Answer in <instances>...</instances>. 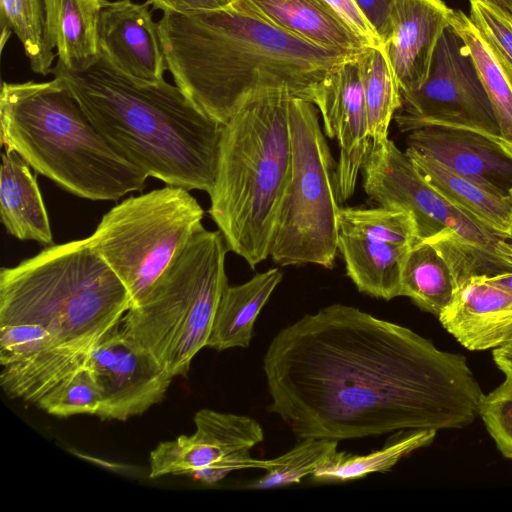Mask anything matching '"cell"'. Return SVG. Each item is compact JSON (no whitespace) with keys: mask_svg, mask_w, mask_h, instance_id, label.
Masks as SVG:
<instances>
[{"mask_svg":"<svg viewBox=\"0 0 512 512\" xmlns=\"http://www.w3.org/2000/svg\"><path fill=\"white\" fill-rule=\"evenodd\" d=\"M338 441L307 437L285 454L271 459L266 473L248 484L250 489H272L300 483L312 475L334 452Z\"/></svg>","mask_w":512,"mask_h":512,"instance_id":"cell-32","label":"cell"},{"mask_svg":"<svg viewBox=\"0 0 512 512\" xmlns=\"http://www.w3.org/2000/svg\"><path fill=\"white\" fill-rule=\"evenodd\" d=\"M0 215L6 231L19 240L53 244L49 216L29 164L16 152L2 153Z\"/></svg>","mask_w":512,"mask_h":512,"instance_id":"cell-21","label":"cell"},{"mask_svg":"<svg viewBox=\"0 0 512 512\" xmlns=\"http://www.w3.org/2000/svg\"><path fill=\"white\" fill-rule=\"evenodd\" d=\"M355 2L376 31L382 44L390 28L393 0H355Z\"/></svg>","mask_w":512,"mask_h":512,"instance_id":"cell-38","label":"cell"},{"mask_svg":"<svg viewBox=\"0 0 512 512\" xmlns=\"http://www.w3.org/2000/svg\"><path fill=\"white\" fill-rule=\"evenodd\" d=\"M436 432L434 429L401 430L384 447L365 455L336 451L312 476L318 482H346L371 473L387 472L403 457L431 444Z\"/></svg>","mask_w":512,"mask_h":512,"instance_id":"cell-27","label":"cell"},{"mask_svg":"<svg viewBox=\"0 0 512 512\" xmlns=\"http://www.w3.org/2000/svg\"><path fill=\"white\" fill-rule=\"evenodd\" d=\"M51 74L67 84L111 146L148 177L210 193L223 124L177 85L139 81L102 56L81 71L57 63Z\"/></svg>","mask_w":512,"mask_h":512,"instance_id":"cell-3","label":"cell"},{"mask_svg":"<svg viewBox=\"0 0 512 512\" xmlns=\"http://www.w3.org/2000/svg\"><path fill=\"white\" fill-rule=\"evenodd\" d=\"M196 430L207 437L224 455L228 475L247 468L268 469L270 460L251 457L250 450L263 441L264 433L255 419L210 409H201L194 416Z\"/></svg>","mask_w":512,"mask_h":512,"instance_id":"cell-28","label":"cell"},{"mask_svg":"<svg viewBox=\"0 0 512 512\" xmlns=\"http://www.w3.org/2000/svg\"><path fill=\"white\" fill-rule=\"evenodd\" d=\"M450 26L469 49L496 117L500 142L512 152V64L461 10L452 11Z\"/></svg>","mask_w":512,"mask_h":512,"instance_id":"cell-25","label":"cell"},{"mask_svg":"<svg viewBox=\"0 0 512 512\" xmlns=\"http://www.w3.org/2000/svg\"><path fill=\"white\" fill-rule=\"evenodd\" d=\"M487 278L498 285L499 287L507 290L508 292L512 293V271L501 273L493 276H487Z\"/></svg>","mask_w":512,"mask_h":512,"instance_id":"cell-41","label":"cell"},{"mask_svg":"<svg viewBox=\"0 0 512 512\" xmlns=\"http://www.w3.org/2000/svg\"><path fill=\"white\" fill-rule=\"evenodd\" d=\"M405 151L419 174L445 199L495 234L511 239L510 194L460 175L431 157Z\"/></svg>","mask_w":512,"mask_h":512,"instance_id":"cell-20","label":"cell"},{"mask_svg":"<svg viewBox=\"0 0 512 512\" xmlns=\"http://www.w3.org/2000/svg\"><path fill=\"white\" fill-rule=\"evenodd\" d=\"M230 4L323 48L361 54L372 47L325 0H230Z\"/></svg>","mask_w":512,"mask_h":512,"instance_id":"cell-19","label":"cell"},{"mask_svg":"<svg viewBox=\"0 0 512 512\" xmlns=\"http://www.w3.org/2000/svg\"><path fill=\"white\" fill-rule=\"evenodd\" d=\"M87 367L100 391L95 416L127 420L159 403L171 383L170 373L120 326L91 349Z\"/></svg>","mask_w":512,"mask_h":512,"instance_id":"cell-12","label":"cell"},{"mask_svg":"<svg viewBox=\"0 0 512 512\" xmlns=\"http://www.w3.org/2000/svg\"><path fill=\"white\" fill-rule=\"evenodd\" d=\"M0 127L6 151L75 196L117 201L145 187L148 175L111 146L60 78L3 82Z\"/></svg>","mask_w":512,"mask_h":512,"instance_id":"cell-4","label":"cell"},{"mask_svg":"<svg viewBox=\"0 0 512 512\" xmlns=\"http://www.w3.org/2000/svg\"><path fill=\"white\" fill-rule=\"evenodd\" d=\"M109 0H50L46 7L51 41L58 62L73 71L84 70L101 57L100 14Z\"/></svg>","mask_w":512,"mask_h":512,"instance_id":"cell-22","label":"cell"},{"mask_svg":"<svg viewBox=\"0 0 512 512\" xmlns=\"http://www.w3.org/2000/svg\"><path fill=\"white\" fill-rule=\"evenodd\" d=\"M402 133L425 127L466 129L500 141L490 100L468 47L449 26L441 35L429 75L417 90L401 93L393 118Z\"/></svg>","mask_w":512,"mask_h":512,"instance_id":"cell-11","label":"cell"},{"mask_svg":"<svg viewBox=\"0 0 512 512\" xmlns=\"http://www.w3.org/2000/svg\"><path fill=\"white\" fill-rule=\"evenodd\" d=\"M228 250L219 230L202 226L122 319L121 330L173 378L186 376L195 355L207 346L228 286Z\"/></svg>","mask_w":512,"mask_h":512,"instance_id":"cell-7","label":"cell"},{"mask_svg":"<svg viewBox=\"0 0 512 512\" xmlns=\"http://www.w3.org/2000/svg\"><path fill=\"white\" fill-rule=\"evenodd\" d=\"M223 453L201 432L160 442L150 454V478L189 475L205 484L224 478Z\"/></svg>","mask_w":512,"mask_h":512,"instance_id":"cell-30","label":"cell"},{"mask_svg":"<svg viewBox=\"0 0 512 512\" xmlns=\"http://www.w3.org/2000/svg\"><path fill=\"white\" fill-rule=\"evenodd\" d=\"M155 9L166 12L184 13L218 9L227 6L230 0H148Z\"/></svg>","mask_w":512,"mask_h":512,"instance_id":"cell-39","label":"cell"},{"mask_svg":"<svg viewBox=\"0 0 512 512\" xmlns=\"http://www.w3.org/2000/svg\"><path fill=\"white\" fill-rule=\"evenodd\" d=\"M359 60L371 144L382 146L389 141L390 122L401 106L400 88L381 45L369 47Z\"/></svg>","mask_w":512,"mask_h":512,"instance_id":"cell-29","label":"cell"},{"mask_svg":"<svg viewBox=\"0 0 512 512\" xmlns=\"http://www.w3.org/2000/svg\"><path fill=\"white\" fill-rule=\"evenodd\" d=\"M49 1H50V0H45L46 7H47V5L49 4Z\"/></svg>","mask_w":512,"mask_h":512,"instance_id":"cell-43","label":"cell"},{"mask_svg":"<svg viewBox=\"0 0 512 512\" xmlns=\"http://www.w3.org/2000/svg\"><path fill=\"white\" fill-rule=\"evenodd\" d=\"M282 278V272L272 268L243 284L228 285L219 301L207 347L218 351L248 347L255 321Z\"/></svg>","mask_w":512,"mask_h":512,"instance_id":"cell-23","label":"cell"},{"mask_svg":"<svg viewBox=\"0 0 512 512\" xmlns=\"http://www.w3.org/2000/svg\"><path fill=\"white\" fill-rule=\"evenodd\" d=\"M58 345L41 325L18 323L0 325L1 366L25 359L43 349Z\"/></svg>","mask_w":512,"mask_h":512,"instance_id":"cell-36","label":"cell"},{"mask_svg":"<svg viewBox=\"0 0 512 512\" xmlns=\"http://www.w3.org/2000/svg\"><path fill=\"white\" fill-rule=\"evenodd\" d=\"M132 301L87 238L50 245L0 272V325L38 324L58 345L93 347Z\"/></svg>","mask_w":512,"mask_h":512,"instance_id":"cell-6","label":"cell"},{"mask_svg":"<svg viewBox=\"0 0 512 512\" xmlns=\"http://www.w3.org/2000/svg\"><path fill=\"white\" fill-rule=\"evenodd\" d=\"M263 370L269 411L300 439L463 428L484 396L463 355L344 304L281 329Z\"/></svg>","mask_w":512,"mask_h":512,"instance_id":"cell-1","label":"cell"},{"mask_svg":"<svg viewBox=\"0 0 512 512\" xmlns=\"http://www.w3.org/2000/svg\"><path fill=\"white\" fill-rule=\"evenodd\" d=\"M469 18L512 64V0H470Z\"/></svg>","mask_w":512,"mask_h":512,"instance_id":"cell-34","label":"cell"},{"mask_svg":"<svg viewBox=\"0 0 512 512\" xmlns=\"http://www.w3.org/2000/svg\"><path fill=\"white\" fill-rule=\"evenodd\" d=\"M359 57L325 79L312 98L322 116L325 134L338 142L335 191L339 204L353 195L371 144Z\"/></svg>","mask_w":512,"mask_h":512,"instance_id":"cell-13","label":"cell"},{"mask_svg":"<svg viewBox=\"0 0 512 512\" xmlns=\"http://www.w3.org/2000/svg\"><path fill=\"white\" fill-rule=\"evenodd\" d=\"M291 97L283 90L259 94L222 126L208 213L229 250L252 268L270 256L289 177Z\"/></svg>","mask_w":512,"mask_h":512,"instance_id":"cell-5","label":"cell"},{"mask_svg":"<svg viewBox=\"0 0 512 512\" xmlns=\"http://www.w3.org/2000/svg\"><path fill=\"white\" fill-rule=\"evenodd\" d=\"M452 11L443 0H393L390 28L381 46L401 93L415 91L426 81Z\"/></svg>","mask_w":512,"mask_h":512,"instance_id":"cell-16","label":"cell"},{"mask_svg":"<svg viewBox=\"0 0 512 512\" xmlns=\"http://www.w3.org/2000/svg\"><path fill=\"white\" fill-rule=\"evenodd\" d=\"M438 318L469 350L512 344V293L486 275L473 276L459 284L452 302Z\"/></svg>","mask_w":512,"mask_h":512,"instance_id":"cell-18","label":"cell"},{"mask_svg":"<svg viewBox=\"0 0 512 512\" xmlns=\"http://www.w3.org/2000/svg\"><path fill=\"white\" fill-rule=\"evenodd\" d=\"M510 195L512 197V190L510 191ZM511 239H512V229H511Z\"/></svg>","mask_w":512,"mask_h":512,"instance_id":"cell-42","label":"cell"},{"mask_svg":"<svg viewBox=\"0 0 512 512\" xmlns=\"http://www.w3.org/2000/svg\"><path fill=\"white\" fill-rule=\"evenodd\" d=\"M493 359L506 377L512 379V344L495 348Z\"/></svg>","mask_w":512,"mask_h":512,"instance_id":"cell-40","label":"cell"},{"mask_svg":"<svg viewBox=\"0 0 512 512\" xmlns=\"http://www.w3.org/2000/svg\"><path fill=\"white\" fill-rule=\"evenodd\" d=\"M328 5L370 46L381 45L380 38L355 0H325Z\"/></svg>","mask_w":512,"mask_h":512,"instance_id":"cell-37","label":"cell"},{"mask_svg":"<svg viewBox=\"0 0 512 512\" xmlns=\"http://www.w3.org/2000/svg\"><path fill=\"white\" fill-rule=\"evenodd\" d=\"M412 246L401 226L382 218L359 220L338 231V251L349 278L360 292L385 300L400 296L402 268Z\"/></svg>","mask_w":512,"mask_h":512,"instance_id":"cell-14","label":"cell"},{"mask_svg":"<svg viewBox=\"0 0 512 512\" xmlns=\"http://www.w3.org/2000/svg\"><path fill=\"white\" fill-rule=\"evenodd\" d=\"M100 402L98 386L91 371L85 366L62 381L37 406L51 415L69 417L78 414L96 415Z\"/></svg>","mask_w":512,"mask_h":512,"instance_id":"cell-33","label":"cell"},{"mask_svg":"<svg viewBox=\"0 0 512 512\" xmlns=\"http://www.w3.org/2000/svg\"><path fill=\"white\" fill-rule=\"evenodd\" d=\"M1 49L11 30L17 35L33 72L46 76L54 60L45 0H0Z\"/></svg>","mask_w":512,"mask_h":512,"instance_id":"cell-31","label":"cell"},{"mask_svg":"<svg viewBox=\"0 0 512 512\" xmlns=\"http://www.w3.org/2000/svg\"><path fill=\"white\" fill-rule=\"evenodd\" d=\"M363 188L379 206L401 210L414 220L418 242L446 231L464 251L492 257L512 254V244L463 212L419 174L406 151L393 141L370 144L362 167Z\"/></svg>","mask_w":512,"mask_h":512,"instance_id":"cell-10","label":"cell"},{"mask_svg":"<svg viewBox=\"0 0 512 512\" xmlns=\"http://www.w3.org/2000/svg\"><path fill=\"white\" fill-rule=\"evenodd\" d=\"M93 347L55 345L2 366L0 385L11 398L38 404L62 381L87 366Z\"/></svg>","mask_w":512,"mask_h":512,"instance_id":"cell-24","label":"cell"},{"mask_svg":"<svg viewBox=\"0 0 512 512\" xmlns=\"http://www.w3.org/2000/svg\"><path fill=\"white\" fill-rule=\"evenodd\" d=\"M318 112L312 102L290 98L291 165L270 246V256L281 266L332 269L338 252L337 163Z\"/></svg>","mask_w":512,"mask_h":512,"instance_id":"cell-8","label":"cell"},{"mask_svg":"<svg viewBox=\"0 0 512 512\" xmlns=\"http://www.w3.org/2000/svg\"><path fill=\"white\" fill-rule=\"evenodd\" d=\"M158 27L175 85L220 124L268 91L283 90L312 102L325 79L362 54L307 42L230 3L166 12Z\"/></svg>","mask_w":512,"mask_h":512,"instance_id":"cell-2","label":"cell"},{"mask_svg":"<svg viewBox=\"0 0 512 512\" xmlns=\"http://www.w3.org/2000/svg\"><path fill=\"white\" fill-rule=\"evenodd\" d=\"M150 2L109 1L100 14L101 56L123 74L145 82L163 80L167 69L158 23Z\"/></svg>","mask_w":512,"mask_h":512,"instance_id":"cell-15","label":"cell"},{"mask_svg":"<svg viewBox=\"0 0 512 512\" xmlns=\"http://www.w3.org/2000/svg\"><path fill=\"white\" fill-rule=\"evenodd\" d=\"M406 143V149L460 175L507 194L512 190V152L500 141L466 129L432 126L411 131Z\"/></svg>","mask_w":512,"mask_h":512,"instance_id":"cell-17","label":"cell"},{"mask_svg":"<svg viewBox=\"0 0 512 512\" xmlns=\"http://www.w3.org/2000/svg\"><path fill=\"white\" fill-rule=\"evenodd\" d=\"M203 216L189 190L166 185L112 207L87 240L124 284L133 305L203 226Z\"/></svg>","mask_w":512,"mask_h":512,"instance_id":"cell-9","label":"cell"},{"mask_svg":"<svg viewBox=\"0 0 512 512\" xmlns=\"http://www.w3.org/2000/svg\"><path fill=\"white\" fill-rule=\"evenodd\" d=\"M456 290L451 270L426 241L409 250L401 273L400 296L409 297L422 310L439 316L450 305Z\"/></svg>","mask_w":512,"mask_h":512,"instance_id":"cell-26","label":"cell"},{"mask_svg":"<svg viewBox=\"0 0 512 512\" xmlns=\"http://www.w3.org/2000/svg\"><path fill=\"white\" fill-rule=\"evenodd\" d=\"M487 431L504 457L512 460V379L505 381L488 395L479 408Z\"/></svg>","mask_w":512,"mask_h":512,"instance_id":"cell-35","label":"cell"}]
</instances>
